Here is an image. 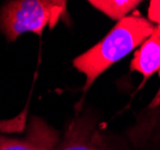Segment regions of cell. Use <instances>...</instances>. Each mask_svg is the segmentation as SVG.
Segmentation results:
<instances>
[{"mask_svg": "<svg viewBox=\"0 0 160 150\" xmlns=\"http://www.w3.org/2000/svg\"><path fill=\"white\" fill-rule=\"evenodd\" d=\"M148 21L160 25V0L149 1L148 6Z\"/></svg>", "mask_w": 160, "mask_h": 150, "instance_id": "7", "label": "cell"}, {"mask_svg": "<svg viewBox=\"0 0 160 150\" xmlns=\"http://www.w3.org/2000/svg\"><path fill=\"white\" fill-rule=\"evenodd\" d=\"M91 6L107 14L111 19L121 21L126 18L130 11L139 6L141 1L138 0H91L88 1Z\"/></svg>", "mask_w": 160, "mask_h": 150, "instance_id": "6", "label": "cell"}, {"mask_svg": "<svg viewBox=\"0 0 160 150\" xmlns=\"http://www.w3.org/2000/svg\"><path fill=\"white\" fill-rule=\"evenodd\" d=\"M63 17L67 18L65 0L7 1L0 8V30L7 42H13L25 33L42 35L46 28H54Z\"/></svg>", "mask_w": 160, "mask_h": 150, "instance_id": "2", "label": "cell"}, {"mask_svg": "<svg viewBox=\"0 0 160 150\" xmlns=\"http://www.w3.org/2000/svg\"><path fill=\"white\" fill-rule=\"evenodd\" d=\"M60 135L43 119L32 116L23 138L0 136V150H56Z\"/></svg>", "mask_w": 160, "mask_h": 150, "instance_id": "4", "label": "cell"}, {"mask_svg": "<svg viewBox=\"0 0 160 150\" xmlns=\"http://www.w3.org/2000/svg\"><path fill=\"white\" fill-rule=\"evenodd\" d=\"M153 30L152 22L143 18L139 12H134L118 21L97 45L77 56L73 66L86 77L82 91L87 93L94 81L111 65L140 47Z\"/></svg>", "mask_w": 160, "mask_h": 150, "instance_id": "1", "label": "cell"}, {"mask_svg": "<svg viewBox=\"0 0 160 150\" xmlns=\"http://www.w3.org/2000/svg\"><path fill=\"white\" fill-rule=\"evenodd\" d=\"M56 150H118L109 142L90 113L79 114L68 124Z\"/></svg>", "mask_w": 160, "mask_h": 150, "instance_id": "3", "label": "cell"}, {"mask_svg": "<svg viewBox=\"0 0 160 150\" xmlns=\"http://www.w3.org/2000/svg\"><path fill=\"white\" fill-rule=\"evenodd\" d=\"M130 71L141 73L143 83L160 71V25H155L153 33L136 49L130 62Z\"/></svg>", "mask_w": 160, "mask_h": 150, "instance_id": "5", "label": "cell"}]
</instances>
